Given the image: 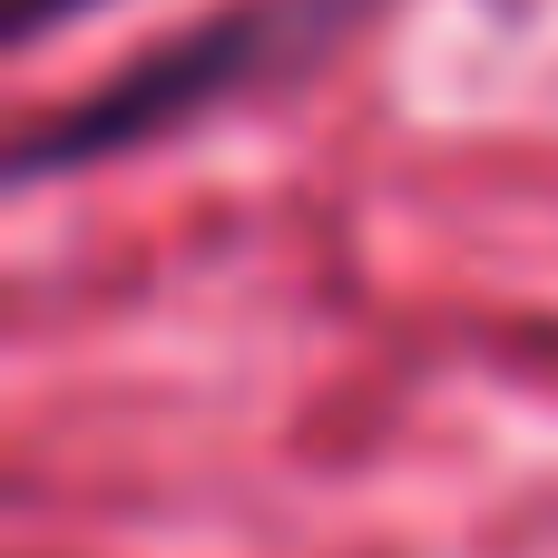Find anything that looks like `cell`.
<instances>
[{"label": "cell", "mask_w": 558, "mask_h": 558, "mask_svg": "<svg viewBox=\"0 0 558 558\" xmlns=\"http://www.w3.org/2000/svg\"><path fill=\"white\" fill-rule=\"evenodd\" d=\"M383 0H226L167 39H147L128 69H108L98 88H78L69 108L29 118L10 137V186H49L108 157H137L196 118H216L226 98H255L294 69H314L333 39H353Z\"/></svg>", "instance_id": "6da1fadb"}, {"label": "cell", "mask_w": 558, "mask_h": 558, "mask_svg": "<svg viewBox=\"0 0 558 558\" xmlns=\"http://www.w3.org/2000/svg\"><path fill=\"white\" fill-rule=\"evenodd\" d=\"M78 10H108V0H10V49H39V39L69 29Z\"/></svg>", "instance_id": "7a4b0ae2"}]
</instances>
